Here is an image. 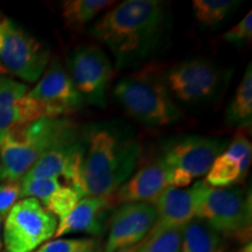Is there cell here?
<instances>
[{
	"label": "cell",
	"mask_w": 252,
	"mask_h": 252,
	"mask_svg": "<svg viewBox=\"0 0 252 252\" xmlns=\"http://www.w3.org/2000/svg\"><path fill=\"white\" fill-rule=\"evenodd\" d=\"M21 188V198L33 197L42 204L50 195L62 187L58 178L34 179V180H19Z\"/></svg>",
	"instance_id": "484cf974"
},
{
	"label": "cell",
	"mask_w": 252,
	"mask_h": 252,
	"mask_svg": "<svg viewBox=\"0 0 252 252\" xmlns=\"http://www.w3.org/2000/svg\"><path fill=\"white\" fill-rule=\"evenodd\" d=\"M100 245L93 238L55 239L41 245L35 252H99Z\"/></svg>",
	"instance_id": "d4e9b609"
},
{
	"label": "cell",
	"mask_w": 252,
	"mask_h": 252,
	"mask_svg": "<svg viewBox=\"0 0 252 252\" xmlns=\"http://www.w3.org/2000/svg\"><path fill=\"white\" fill-rule=\"evenodd\" d=\"M115 207L112 196H88L81 198L67 216L59 220L55 238L69 234L87 232L100 235L104 231L106 213Z\"/></svg>",
	"instance_id": "9a60e30c"
},
{
	"label": "cell",
	"mask_w": 252,
	"mask_h": 252,
	"mask_svg": "<svg viewBox=\"0 0 252 252\" xmlns=\"http://www.w3.org/2000/svg\"><path fill=\"white\" fill-rule=\"evenodd\" d=\"M157 220L150 232L163 229H182L195 217L194 200L190 188L167 187L152 203Z\"/></svg>",
	"instance_id": "2e32d148"
},
{
	"label": "cell",
	"mask_w": 252,
	"mask_h": 252,
	"mask_svg": "<svg viewBox=\"0 0 252 252\" xmlns=\"http://www.w3.org/2000/svg\"><path fill=\"white\" fill-rule=\"evenodd\" d=\"M27 86L0 75V139L12 128L41 118H60L54 109L27 97Z\"/></svg>",
	"instance_id": "8fae6325"
},
{
	"label": "cell",
	"mask_w": 252,
	"mask_h": 252,
	"mask_svg": "<svg viewBox=\"0 0 252 252\" xmlns=\"http://www.w3.org/2000/svg\"><path fill=\"white\" fill-rule=\"evenodd\" d=\"M225 140L204 135H182L169 140L159 158L168 168L180 169L191 179L207 175L213 162L226 149Z\"/></svg>",
	"instance_id": "30bf717a"
},
{
	"label": "cell",
	"mask_w": 252,
	"mask_h": 252,
	"mask_svg": "<svg viewBox=\"0 0 252 252\" xmlns=\"http://www.w3.org/2000/svg\"><path fill=\"white\" fill-rule=\"evenodd\" d=\"M252 119V69L249 63L244 76L236 89V93L230 103L226 121L230 125L238 127H247L251 125Z\"/></svg>",
	"instance_id": "d6986e66"
},
{
	"label": "cell",
	"mask_w": 252,
	"mask_h": 252,
	"mask_svg": "<svg viewBox=\"0 0 252 252\" xmlns=\"http://www.w3.org/2000/svg\"><path fill=\"white\" fill-rule=\"evenodd\" d=\"M168 185V167L160 159L145 163L113 194V204L151 203Z\"/></svg>",
	"instance_id": "5bb4252c"
},
{
	"label": "cell",
	"mask_w": 252,
	"mask_h": 252,
	"mask_svg": "<svg viewBox=\"0 0 252 252\" xmlns=\"http://www.w3.org/2000/svg\"><path fill=\"white\" fill-rule=\"evenodd\" d=\"M195 217L222 237L248 241L251 234V195L237 187L214 188L204 181L191 186Z\"/></svg>",
	"instance_id": "5b68a950"
},
{
	"label": "cell",
	"mask_w": 252,
	"mask_h": 252,
	"mask_svg": "<svg viewBox=\"0 0 252 252\" xmlns=\"http://www.w3.org/2000/svg\"><path fill=\"white\" fill-rule=\"evenodd\" d=\"M68 75L83 102L104 108L113 76L108 56L97 46L78 47L68 59Z\"/></svg>",
	"instance_id": "ba28073f"
},
{
	"label": "cell",
	"mask_w": 252,
	"mask_h": 252,
	"mask_svg": "<svg viewBox=\"0 0 252 252\" xmlns=\"http://www.w3.org/2000/svg\"><path fill=\"white\" fill-rule=\"evenodd\" d=\"M2 220L4 219L0 217V252L2 250Z\"/></svg>",
	"instance_id": "f546056e"
},
{
	"label": "cell",
	"mask_w": 252,
	"mask_h": 252,
	"mask_svg": "<svg viewBox=\"0 0 252 252\" xmlns=\"http://www.w3.org/2000/svg\"><path fill=\"white\" fill-rule=\"evenodd\" d=\"M157 212L151 203L121 204L109 220V236L102 252H117L143 242L152 230Z\"/></svg>",
	"instance_id": "7c38bea8"
},
{
	"label": "cell",
	"mask_w": 252,
	"mask_h": 252,
	"mask_svg": "<svg viewBox=\"0 0 252 252\" xmlns=\"http://www.w3.org/2000/svg\"><path fill=\"white\" fill-rule=\"evenodd\" d=\"M241 181V169L236 160L222 153L208 171L204 182L214 188H226Z\"/></svg>",
	"instance_id": "44dd1931"
},
{
	"label": "cell",
	"mask_w": 252,
	"mask_h": 252,
	"mask_svg": "<svg viewBox=\"0 0 252 252\" xmlns=\"http://www.w3.org/2000/svg\"><path fill=\"white\" fill-rule=\"evenodd\" d=\"M113 94L122 108L141 124L165 126L181 119V110L156 69H144L122 78Z\"/></svg>",
	"instance_id": "277c9868"
},
{
	"label": "cell",
	"mask_w": 252,
	"mask_h": 252,
	"mask_svg": "<svg viewBox=\"0 0 252 252\" xmlns=\"http://www.w3.org/2000/svg\"><path fill=\"white\" fill-rule=\"evenodd\" d=\"M84 151L76 193L113 196L133 174L141 147L131 131L115 123H98L83 130Z\"/></svg>",
	"instance_id": "6da1fadb"
},
{
	"label": "cell",
	"mask_w": 252,
	"mask_h": 252,
	"mask_svg": "<svg viewBox=\"0 0 252 252\" xmlns=\"http://www.w3.org/2000/svg\"><path fill=\"white\" fill-rule=\"evenodd\" d=\"M0 75H7V71H6L5 69L2 68L1 64H0Z\"/></svg>",
	"instance_id": "1f68e13d"
},
{
	"label": "cell",
	"mask_w": 252,
	"mask_h": 252,
	"mask_svg": "<svg viewBox=\"0 0 252 252\" xmlns=\"http://www.w3.org/2000/svg\"><path fill=\"white\" fill-rule=\"evenodd\" d=\"M77 127L68 118H41L12 128L0 139V179L19 181L43 154Z\"/></svg>",
	"instance_id": "3957f363"
},
{
	"label": "cell",
	"mask_w": 252,
	"mask_h": 252,
	"mask_svg": "<svg viewBox=\"0 0 252 252\" xmlns=\"http://www.w3.org/2000/svg\"><path fill=\"white\" fill-rule=\"evenodd\" d=\"M223 81L222 70L214 62L202 58L179 63L165 77L171 96L185 104L209 102L219 94Z\"/></svg>",
	"instance_id": "9c48e42d"
},
{
	"label": "cell",
	"mask_w": 252,
	"mask_h": 252,
	"mask_svg": "<svg viewBox=\"0 0 252 252\" xmlns=\"http://www.w3.org/2000/svg\"><path fill=\"white\" fill-rule=\"evenodd\" d=\"M80 200V195L74 189L65 185H62L61 188L58 189L54 194L50 195L47 198L45 202L42 203V206L49 213H52L56 219L59 217L60 220L62 217L67 216L77 206Z\"/></svg>",
	"instance_id": "cb8c5ba5"
},
{
	"label": "cell",
	"mask_w": 252,
	"mask_h": 252,
	"mask_svg": "<svg viewBox=\"0 0 252 252\" xmlns=\"http://www.w3.org/2000/svg\"><path fill=\"white\" fill-rule=\"evenodd\" d=\"M242 252H251V243H250V242H249L248 245L244 248V250Z\"/></svg>",
	"instance_id": "4dcf8cb0"
},
{
	"label": "cell",
	"mask_w": 252,
	"mask_h": 252,
	"mask_svg": "<svg viewBox=\"0 0 252 252\" xmlns=\"http://www.w3.org/2000/svg\"><path fill=\"white\" fill-rule=\"evenodd\" d=\"M238 5V1L231 0H193L195 17L209 28L219 26Z\"/></svg>",
	"instance_id": "ffe728a7"
},
{
	"label": "cell",
	"mask_w": 252,
	"mask_h": 252,
	"mask_svg": "<svg viewBox=\"0 0 252 252\" xmlns=\"http://www.w3.org/2000/svg\"><path fill=\"white\" fill-rule=\"evenodd\" d=\"M245 128L247 127H238L234 139L231 140L225 151L226 156L238 162L239 169H241V181L247 176L252 160L251 141L249 139Z\"/></svg>",
	"instance_id": "603a6c76"
},
{
	"label": "cell",
	"mask_w": 252,
	"mask_h": 252,
	"mask_svg": "<svg viewBox=\"0 0 252 252\" xmlns=\"http://www.w3.org/2000/svg\"><path fill=\"white\" fill-rule=\"evenodd\" d=\"M223 237L202 220L194 217L182 228L180 252H222Z\"/></svg>",
	"instance_id": "e0dca14e"
},
{
	"label": "cell",
	"mask_w": 252,
	"mask_h": 252,
	"mask_svg": "<svg viewBox=\"0 0 252 252\" xmlns=\"http://www.w3.org/2000/svg\"><path fill=\"white\" fill-rule=\"evenodd\" d=\"M138 249H139V244L134 245V247H130V248L122 249V250H118L117 252H138Z\"/></svg>",
	"instance_id": "f1b7e54d"
},
{
	"label": "cell",
	"mask_w": 252,
	"mask_h": 252,
	"mask_svg": "<svg viewBox=\"0 0 252 252\" xmlns=\"http://www.w3.org/2000/svg\"><path fill=\"white\" fill-rule=\"evenodd\" d=\"M1 252H2V251H1Z\"/></svg>",
	"instance_id": "d6a6232c"
},
{
	"label": "cell",
	"mask_w": 252,
	"mask_h": 252,
	"mask_svg": "<svg viewBox=\"0 0 252 252\" xmlns=\"http://www.w3.org/2000/svg\"><path fill=\"white\" fill-rule=\"evenodd\" d=\"M0 64L26 82H35L49 64V52L40 41L0 12Z\"/></svg>",
	"instance_id": "52a82bcc"
},
{
	"label": "cell",
	"mask_w": 252,
	"mask_h": 252,
	"mask_svg": "<svg viewBox=\"0 0 252 252\" xmlns=\"http://www.w3.org/2000/svg\"><path fill=\"white\" fill-rule=\"evenodd\" d=\"M26 94L30 98L54 109L61 118L77 111L83 104V99L75 89L68 72L58 62L46 68L36 86L27 91Z\"/></svg>",
	"instance_id": "4fadbf2b"
},
{
	"label": "cell",
	"mask_w": 252,
	"mask_h": 252,
	"mask_svg": "<svg viewBox=\"0 0 252 252\" xmlns=\"http://www.w3.org/2000/svg\"><path fill=\"white\" fill-rule=\"evenodd\" d=\"M182 229L171 228L150 232L139 243L138 252H180Z\"/></svg>",
	"instance_id": "7402d4cb"
},
{
	"label": "cell",
	"mask_w": 252,
	"mask_h": 252,
	"mask_svg": "<svg viewBox=\"0 0 252 252\" xmlns=\"http://www.w3.org/2000/svg\"><path fill=\"white\" fill-rule=\"evenodd\" d=\"M19 181H4L0 185V217H5L19 200H21Z\"/></svg>",
	"instance_id": "83f0119b"
},
{
	"label": "cell",
	"mask_w": 252,
	"mask_h": 252,
	"mask_svg": "<svg viewBox=\"0 0 252 252\" xmlns=\"http://www.w3.org/2000/svg\"><path fill=\"white\" fill-rule=\"evenodd\" d=\"M58 219L33 197L19 200L4 220L6 252H33L55 236Z\"/></svg>",
	"instance_id": "8992f818"
},
{
	"label": "cell",
	"mask_w": 252,
	"mask_h": 252,
	"mask_svg": "<svg viewBox=\"0 0 252 252\" xmlns=\"http://www.w3.org/2000/svg\"><path fill=\"white\" fill-rule=\"evenodd\" d=\"M222 37L228 43L236 46H242L250 42L252 37V12H249L236 26L223 34Z\"/></svg>",
	"instance_id": "4316f807"
},
{
	"label": "cell",
	"mask_w": 252,
	"mask_h": 252,
	"mask_svg": "<svg viewBox=\"0 0 252 252\" xmlns=\"http://www.w3.org/2000/svg\"><path fill=\"white\" fill-rule=\"evenodd\" d=\"M167 11L159 0H126L91 27L90 34L113 55L119 69L135 67L154 52L163 35Z\"/></svg>",
	"instance_id": "7a4b0ae2"
},
{
	"label": "cell",
	"mask_w": 252,
	"mask_h": 252,
	"mask_svg": "<svg viewBox=\"0 0 252 252\" xmlns=\"http://www.w3.org/2000/svg\"><path fill=\"white\" fill-rule=\"evenodd\" d=\"M116 4L111 0H65L61 5L62 18L69 28L80 30Z\"/></svg>",
	"instance_id": "ac0fdd59"
}]
</instances>
